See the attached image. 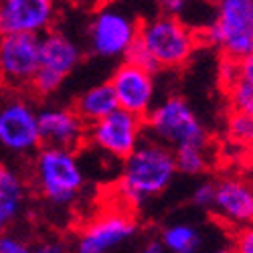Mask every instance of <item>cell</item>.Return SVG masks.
<instances>
[{"label":"cell","instance_id":"7402d4cb","mask_svg":"<svg viewBox=\"0 0 253 253\" xmlns=\"http://www.w3.org/2000/svg\"><path fill=\"white\" fill-rule=\"evenodd\" d=\"M229 138L239 144H249L253 140V116L247 114H233L227 122Z\"/></svg>","mask_w":253,"mask_h":253},{"label":"cell","instance_id":"ba28073f","mask_svg":"<svg viewBox=\"0 0 253 253\" xmlns=\"http://www.w3.org/2000/svg\"><path fill=\"white\" fill-rule=\"evenodd\" d=\"M138 39L136 20L120 8L108 6L97 10L89 25V45L99 57H124Z\"/></svg>","mask_w":253,"mask_h":253},{"label":"cell","instance_id":"d4e9b609","mask_svg":"<svg viewBox=\"0 0 253 253\" xmlns=\"http://www.w3.org/2000/svg\"><path fill=\"white\" fill-rule=\"evenodd\" d=\"M0 253H31V245L14 235H0Z\"/></svg>","mask_w":253,"mask_h":253},{"label":"cell","instance_id":"83f0119b","mask_svg":"<svg viewBox=\"0 0 253 253\" xmlns=\"http://www.w3.org/2000/svg\"><path fill=\"white\" fill-rule=\"evenodd\" d=\"M162 8H164L162 14L178 18V16L182 14V10L186 8V2H184V0H164V2H162Z\"/></svg>","mask_w":253,"mask_h":253},{"label":"cell","instance_id":"4fadbf2b","mask_svg":"<svg viewBox=\"0 0 253 253\" xmlns=\"http://www.w3.org/2000/svg\"><path fill=\"white\" fill-rule=\"evenodd\" d=\"M41 37L8 35L0 37V73L16 85L33 83L39 71Z\"/></svg>","mask_w":253,"mask_h":253},{"label":"cell","instance_id":"ac0fdd59","mask_svg":"<svg viewBox=\"0 0 253 253\" xmlns=\"http://www.w3.org/2000/svg\"><path fill=\"white\" fill-rule=\"evenodd\" d=\"M168 253H199L203 249V235L195 225H168L158 239Z\"/></svg>","mask_w":253,"mask_h":253},{"label":"cell","instance_id":"603a6c76","mask_svg":"<svg viewBox=\"0 0 253 253\" xmlns=\"http://www.w3.org/2000/svg\"><path fill=\"white\" fill-rule=\"evenodd\" d=\"M213 199H215V184H211V182L199 184L195 188V193H193V203L201 209L213 207Z\"/></svg>","mask_w":253,"mask_h":253},{"label":"cell","instance_id":"2e32d148","mask_svg":"<svg viewBox=\"0 0 253 253\" xmlns=\"http://www.w3.org/2000/svg\"><path fill=\"white\" fill-rule=\"evenodd\" d=\"M116 110H118V101H116V95L110 87V83H97V85L85 89L77 97L75 108H73V112L85 126H91L103 120L105 116H110Z\"/></svg>","mask_w":253,"mask_h":253},{"label":"cell","instance_id":"6da1fadb","mask_svg":"<svg viewBox=\"0 0 253 253\" xmlns=\"http://www.w3.org/2000/svg\"><path fill=\"white\" fill-rule=\"evenodd\" d=\"M174 176L176 166L172 152L154 140H142L138 148L124 160L118 193L128 205L140 207L162 195Z\"/></svg>","mask_w":253,"mask_h":253},{"label":"cell","instance_id":"9c48e42d","mask_svg":"<svg viewBox=\"0 0 253 253\" xmlns=\"http://www.w3.org/2000/svg\"><path fill=\"white\" fill-rule=\"evenodd\" d=\"M41 146L37 112L25 99H8L0 105V148L10 154H31Z\"/></svg>","mask_w":253,"mask_h":253},{"label":"cell","instance_id":"30bf717a","mask_svg":"<svg viewBox=\"0 0 253 253\" xmlns=\"http://www.w3.org/2000/svg\"><path fill=\"white\" fill-rule=\"evenodd\" d=\"M108 83L116 95L118 110L144 120L154 108V75L128 65V63H122Z\"/></svg>","mask_w":253,"mask_h":253},{"label":"cell","instance_id":"4316f807","mask_svg":"<svg viewBox=\"0 0 253 253\" xmlns=\"http://www.w3.org/2000/svg\"><path fill=\"white\" fill-rule=\"evenodd\" d=\"M233 253H253V233L247 231H241L237 243H235V251Z\"/></svg>","mask_w":253,"mask_h":253},{"label":"cell","instance_id":"d6986e66","mask_svg":"<svg viewBox=\"0 0 253 253\" xmlns=\"http://www.w3.org/2000/svg\"><path fill=\"white\" fill-rule=\"evenodd\" d=\"M174 156V166L176 172L182 174H201L209 166V156H207V146H191V148H180L172 152Z\"/></svg>","mask_w":253,"mask_h":253},{"label":"cell","instance_id":"52a82bcc","mask_svg":"<svg viewBox=\"0 0 253 253\" xmlns=\"http://www.w3.org/2000/svg\"><path fill=\"white\" fill-rule=\"evenodd\" d=\"M144 120L124 110H116L87 128L89 142L118 160H126L142 142Z\"/></svg>","mask_w":253,"mask_h":253},{"label":"cell","instance_id":"f1b7e54d","mask_svg":"<svg viewBox=\"0 0 253 253\" xmlns=\"http://www.w3.org/2000/svg\"><path fill=\"white\" fill-rule=\"evenodd\" d=\"M140 253H168L164 247H162V243L158 241V239H154V241H148L144 247H142V251Z\"/></svg>","mask_w":253,"mask_h":253},{"label":"cell","instance_id":"277c9868","mask_svg":"<svg viewBox=\"0 0 253 253\" xmlns=\"http://www.w3.org/2000/svg\"><path fill=\"white\" fill-rule=\"evenodd\" d=\"M138 39L150 51L160 69H176L191 59L197 41L180 18L158 14L138 27Z\"/></svg>","mask_w":253,"mask_h":253},{"label":"cell","instance_id":"5bb4252c","mask_svg":"<svg viewBox=\"0 0 253 253\" xmlns=\"http://www.w3.org/2000/svg\"><path fill=\"white\" fill-rule=\"evenodd\" d=\"M39 140L45 148L75 152L85 140L87 126L79 120L73 108H47L37 114Z\"/></svg>","mask_w":253,"mask_h":253},{"label":"cell","instance_id":"8992f818","mask_svg":"<svg viewBox=\"0 0 253 253\" xmlns=\"http://www.w3.org/2000/svg\"><path fill=\"white\" fill-rule=\"evenodd\" d=\"M81 51L77 43L65 33L51 31L41 37V59L39 71L33 79V85L39 93H53L61 87L65 77L77 67Z\"/></svg>","mask_w":253,"mask_h":253},{"label":"cell","instance_id":"3957f363","mask_svg":"<svg viewBox=\"0 0 253 253\" xmlns=\"http://www.w3.org/2000/svg\"><path fill=\"white\" fill-rule=\"evenodd\" d=\"M35 180L41 195L53 205H71L85 184L75 152L45 146L35 158Z\"/></svg>","mask_w":253,"mask_h":253},{"label":"cell","instance_id":"9a60e30c","mask_svg":"<svg viewBox=\"0 0 253 253\" xmlns=\"http://www.w3.org/2000/svg\"><path fill=\"white\" fill-rule=\"evenodd\" d=\"M215 213L229 225H249L253 219V193L241 178H225L215 184Z\"/></svg>","mask_w":253,"mask_h":253},{"label":"cell","instance_id":"44dd1931","mask_svg":"<svg viewBox=\"0 0 253 253\" xmlns=\"http://www.w3.org/2000/svg\"><path fill=\"white\" fill-rule=\"evenodd\" d=\"M124 57H126V63H128V65H134V67H138V69H142L146 73H150V75H154L156 71H160L158 63L154 61V57L150 55V51L142 45L140 39L134 41L132 47L126 51Z\"/></svg>","mask_w":253,"mask_h":253},{"label":"cell","instance_id":"8fae6325","mask_svg":"<svg viewBox=\"0 0 253 253\" xmlns=\"http://www.w3.org/2000/svg\"><path fill=\"white\" fill-rule=\"evenodd\" d=\"M55 4L51 0H0V37H41L53 23Z\"/></svg>","mask_w":253,"mask_h":253},{"label":"cell","instance_id":"ffe728a7","mask_svg":"<svg viewBox=\"0 0 253 253\" xmlns=\"http://www.w3.org/2000/svg\"><path fill=\"white\" fill-rule=\"evenodd\" d=\"M229 99L237 114L253 116V81L239 77L233 85L229 87Z\"/></svg>","mask_w":253,"mask_h":253},{"label":"cell","instance_id":"cb8c5ba5","mask_svg":"<svg viewBox=\"0 0 253 253\" xmlns=\"http://www.w3.org/2000/svg\"><path fill=\"white\" fill-rule=\"evenodd\" d=\"M219 77L221 81L225 83L227 87H231L233 83L239 79V61H233V59H223L221 65H219Z\"/></svg>","mask_w":253,"mask_h":253},{"label":"cell","instance_id":"f546056e","mask_svg":"<svg viewBox=\"0 0 253 253\" xmlns=\"http://www.w3.org/2000/svg\"><path fill=\"white\" fill-rule=\"evenodd\" d=\"M213 253H233L231 249H217V251H213Z\"/></svg>","mask_w":253,"mask_h":253},{"label":"cell","instance_id":"7a4b0ae2","mask_svg":"<svg viewBox=\"0 0 253 253\" xmlns=\"http://www.w3.org/2000/svg\"><path fill=\"white\" fill-rule=\"evenodd\" d=\"M144 128L150 132V140L170 152L191 146H207L205 124L191 103L178 95L156 103L144 118Z\"/></svg>","mask_w":253,"mask_h":253},{"label":"cell","instance_id":"e0dca14e","mask_svg":"<svg viewBox=\"0 0 253 253\" xmlns=\"http://www.w3.org/2000/svg\"><path fill=\"white\" fill-rule=\"evenodd\" d=\"M25 203V184L20 176L0 162V223L8 225L20 213Z\"/></svg>","mask_w":253,"mask_h":253},{"label":"cell","instance_id":"5b68a950","mask_svg":"<svg viewBox=\"0 0 253 253\" xmlns=\"http://www.w3.org/2000/svg\"><path fill=\"white\" fill-rule=\"evenodd\" d=\"M211 43L223 49L227 59L243 61L253 53V2L223 0L217 6V18L207 29Z\"/></svg>","mask_w":253,"mask_h":253},{"label":"cell","instance_id":"7c38bea8","mask_svg":"<svg viewBox=\"0 0 253 253\" xmlns=\"http://www.w3.org/2000/svg\"><path fill=\"white\" fill-rule=\"evenodd\" d=\"M136 221L124 211H110L91 221L75 245V253H108L136 235Z\"/></svg>","mask_w":253,"mask_h":253},{"label":"cell","instance_id":"484cf974","mask_svg":"<svg viewBox=\"0 0 253 253\" xmlns=\"http://www.w3.org/2000/svg\"><path fill=\"white\" fill-rule=\"evenodd\" d=\"M31 253H69L67 247L63 245L57 239H47V241H41L35 247H31Z\"/></svg>","mask_w":253,"mask_h":253}]
</instances>
